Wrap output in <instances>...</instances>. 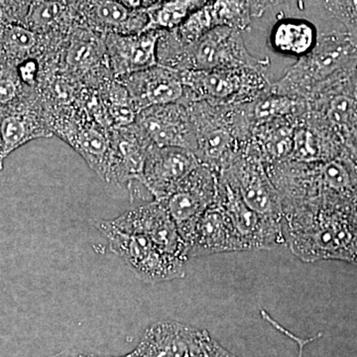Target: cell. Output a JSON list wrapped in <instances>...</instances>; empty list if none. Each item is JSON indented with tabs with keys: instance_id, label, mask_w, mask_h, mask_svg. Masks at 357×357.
Here are the masks:
<instances>
[{
	"instance_id": "cell-29",
	"label": "cell",
	"mask_w": 357,
	"mask_h": 357,
	"mask_svg": "<svg viewBox=\"0 0 357 357\" xmlns=\"http://www.w3.org/2000/svg\"><path fill=\"white\" fill-rule=\"evenodd\" d=\"M326 121L345 138L351 146L356 147V96L347 93L333 95L326 103Z\"/></svg>"
},
{
	"instance_id": "cell-33",
	"label": "cell",
	"mask_w": 357,
	"mask_h": 357,
	"mask_svg": "<svg viewBox=\"0 0 357 357\" xmlns=\"http://www.w3.org/2000/svg\"><path fill=\"white\" fill-rule=\"evenodd\" d=\"M189 357H236L218 344L206 331L195 330Z\"/></svg>"
},
{
	"instance_id": "cell-9",
	"label": "cell",
	"mask_w": 357,
	"mask_h": 357,
	"mask_svg": "<svg viewBox=\"0 0 357 357\" xmlns=\"http://www.w3.org/2000/svg\"><path fill=\"white\" fill-rule=\"evenodd\" d=\"M218 185V171L199 164L172 192L156 201L175 223L188 253L197 223L217 199Z\"/></svg>"
},
{
	"instance_id": "cell-34",
	"label": "cell",
	"mask_w": 357,
	"mask_h": 357,
	"mask_svg": "<svg viewBox=\"0 0 357 357\" xmlns=\"http://www.w3.org/2000/svg\"><path fill=\"white\" fill-rule=\"evenodd\" d=\"M33 0H0V26L22 24Z\"/></svg>"
},
{
	"instance_id": "cell-5",
	"label": "cell",
	"mask_w": 357,
	"mask_h": 357,
	"mask_svg": "<svg viewBox=\"0 0 357 357\" xmlns=\"http://www.w3.org/2000/svg\"><path fill=\"white\" fill-rule=\"evenodd\" d=\"M180 73L185 88L184 105L192 102L244 103L266 95L271 84L264 72L252 69L185 70Z\"/></svg>"
},
{
	"instance_id": "cell-6",
	"label": "cell",
	"mask_w": 357,
	"mask_h": 357,
	"mask_svg": "<svg viewBox=\"0 0 357 357\" xmlns=\"http://www.w3.org/2000/svg\"><path fill=\"white\" fill-rule=\"evenodd\" d=\"M58 69L77 84L98 89L114 77L110 70L105 36L84 24H76L67 33L59 50Z\"/></svg>"
},
{
	"instance_id": "cell-17",
	"label": "cell",
	"mask_w": 357,
	"mask_h": 357,
	"mask_svg": "<svg viewBox=\"0 0 357 357\" xmlns=\"http://www.w3.org/2000/svg\"><path fill=\"white\" fill-rule=\"evenodd\" d=\"M161 31L139 34L105 35V49L110 70L115 77H122L158 65L157 45Z\"/></svg>"
},
{
	"instance_id": "cell-21",
	"label": "cell",
	"mask_w": 357,
	"mask_h": 357,
	"mask_svg": "<svg viewBox=\"0 0 357 357\" xmlns=\"http://www.w3.org/2000/svg\"><path fill=\"white\" fill-rule=\"evenodd\" d=\"M86 0H33L22 24L40 34L64 36L70 28L82 23Z\"/></svg>"
},
{
	"instance_id": "cell-22",
	"label": "cell",
	"mask_w": 357,
	"mask_h": 357,
	"mask_svg": "<svg viewBox=\"0 0 357 357\" xmlns=\"http://www.w3.org/2000/svg\"><path fill=\"white\" fill-rule=\"evenodd\" d=\"M195 330L177 321L155 324L145 332L134 352L139 357H189Z\"/></svg>"
},
{
	"instance_id": "cell-15",
	"label": "cell",
	"mask_w": 357,
	"mask_h": 357,
	"mask_svg": "<svg viewBox=\"0 0 357 357\" xmlns=\"http://www.w3.org/2000/svg\"><path fill=\"white\" fill-rule=\"evenodd\" d=\"M117 79L128 89L138 112L154 105L183 103L185 98L180 73L163 66H154Z\"/></svg>"
},
{
	"instance_id": "cell-3",
	"label": "cell",
	"mask_w": 357,
	"mask_h": 357,
	"mask_svg": "<svg viewBox=\"0 0 357 357\" xmlns=\"http://www.w3.org/2000/svg\"><path fill=\"white\" fill-rule=\"evenodd\" d=\"M356 37L349 31L319 34L312 50L299 58L270 91L298 98L314 96L344 70L356 69Z\"/></svg>"
},
{
	"instance_id": "cell-8",
	"label": "cell",
	"mask_w": 357,
	"mask_h": 357,
	"mask_svg": "<svg viewBox=\"0 0 357 357\" xmlns=\"http://www.w3.org/2000/svg\"><path fill=\"white\" fill-rule=\"evenodd\" d=\"M54 135L67 143L102 180L110 154V129L96 123L76 105L46 112Z\"/></svg>"
},
{
	"instance_id": "cell-26",
	"label": "cell",
	"mask_w": 357,
	"mask_h": 357,
	"mask_svg": "<svg viewBox=\"0 0 357 357\" xmlns=\"http://www.w3.org/2000/svg\"><path fill=\"white\" fill-rule=\"evenodd\" d=\"M96 89L107 110L110 128H126L135 123L138 110L121 79L109 77Z\"/></svg>"
},
{
	"instance_id": "cell-24",
	"label": "cell",
	"mask_w": 357,
	"mask_h": 357,
	"mask_svg": "<svg viewBox=\"0 0 357 357\" xmlns=\"http://www.w3.org/2000/svg\"><path fill=\"white\" fill-rule=\"evenodd\" d=\"M318 37L316 27L310 21L284 18L275 23L270 41L279 53L302 58L312 50Z\"/></svg>"
},
{
	"instance_id": "cell-30",
	"label": "cell",
	"mask_w": 357,
	"mask_h": 357,
	"mask_svg": "<svg viewBox=\"0 0 357 357\" xmlns=\"http://www.w3.org/2000/svg\"><path fill=\"white\" fill-rule=\"evenodd\" d=\"M213 28L227 26L243 32L250 28V8L246 0H211L206 4Z\"/></svg>"
},
{
	"instance_id": "cell-27",
	"label": "cell",
	"mask_w": 357,
	"mask_h": 357,
	"mask_svg": "<svg viewBox=\"0 0 357 357\" xmlns=\"http://www.w3.org/2000/svg\"><path fill=\"white\" fill-rule=\"evenodd\" d=\"M208 1L211 0H162L146 7L148 22L143 32L176 29Z\"/></svg>"
},
{
	"instance_id": "cell-39",
	"label": "cell",
	"mask_w": 357,
	"mask_h": 357,
	"mask_svg": "<svg viewBox=\"0 0 357 357\" xmlns=\"http://www.w3.org/2000/svg\"><path fill=\"white\" fill-rule=\"evenodd\" d=\"M124 357H135V356H134V354H132V352H131L130 354H128V356H124Z\"/></svg>"
},
{
	"instance_id": "cell-12",
	"label": "cell",
	"mask_w": 357,
	"mask_h": 357,
	"mask_svg": "<svg viewBox=\"0 0 357 357\" xmlns=\"http://www.w3.org/2000/svg\"><path fill=\"white\" fill-rule=\"evenodd\" d=\"M109 222L121 231L148 237L169 255L185 261L189 260L187 245L170 215L158 202H151L126 211Z\"/></svg>"
},
{
	"instance_id": "cell-38",
	"label": "cell",
	"mask_w": 357,
	"mask_h": 357,
	"mask_svg": "<svg viewBox=\"0 0 357 357\" xmlns=\"http://www.w3.org/2000/svg\"><path fill=\"white\" fill-rule=\"evenodd\" d=\"M50 357H114L109 356H100V354H86V352H63L57 356Z\"/></svg>"
},
{
	"instance_id": "cell-37",
	"label": "cell",
	"mask_w": 357,
	"mask_h": 357,
	"mask_svg": "<svg viewBox=\"0 0 357 357\" xmlns=\"http://www.w3.org/2000/svg\"><path fill=\"white\" fill-rule=\"evenodd\" d=\"M250 8L251 17H261L268 9L278 6L288 0H246Z\"/></svg>"
},
{
	"instance_id": "cell-4",
	"label": "cell",
	"mask_w": 357,
	"mask_h": 357,
	"mask_svg": "<svg viewBox=\"0 0 357 357\" xmlns=\"http://www.w3.org/2000/svg\"><path fill=\"white\" fill-rule=\"evenodd\" d=\"M93 225L107 237L109 250L145 283H161L185 276L187 261L162 250L148 237L121 231L109 220H96Z\"/></svg>"
},
{
	"instance_id": "cell-20",
	"label": "cell",
	"mask_w": 357,
	"mask_h": 357,
	"mask_svg": "<svg viewBox=\"0 0 357 357\" xmlns=\"http://www.w3.org/2000/svg\"><path fill=\"white\" fill-rule=\"evenodd\" d=\"M63 37L40 34L23 24L0 26V64L16 68L28 59H42Z\"/></svg>"
},
{
	"instance_id": "cell-23",
	"label": "cell",
	"mask_w": 357,
	"mask_h": 357,
	"mask_svg": "<svg viewBox=\"0 0 357 357\" xmlns=\"http://www.w3.org/2000/svg\"><path fill=\"white\" fill-rule=\"evenodd\" d=\"M289 119L263 123L256 126L250 140L261 155L265 165L289 161L293 149L295 124Z\"/></svg>"
},
{
	"instance_id": "cell-36",
	"label": "cell",
	"mask_w": 357,
	"mask_h": 357,
	"mask_svg": "<svg viewBox=\"0 0 357 357\" xmlns=\"http://www.w3.org/2000/svg\"><path fill=\"white\" fill-rule=\"evenodd\" d=\"M262 317L263 319H265V321H267L268 323L270 324V325L274 326V328H276L277 331L283 333L284 335H287L288 337L292 338L294 342H297V344L299 345V357H303V351H304V347H306L307 344H311V342H314V340H316L317 338L321 337V333H318V335H317L316 337H298L297 335H294V333L289 332L288 330H286V328H284V326H282L280 324H278L277 323L276 321H274V319L269 316V314H268V312H263Z\"/></svg>"
},
{
	"instance_id": "cell-25",
	"label": "cell",
	"mask_w": 357,
	"mask_h": 357,
	"mask_svg": "<svg viewBox=\"0 0 357 357\" xmlns=\"http://www.w3.org/2000/svg\"><path fill=\"white\" fill-rule=\"evenodd\" d=\"M344 155L356 157V155L344 152L335 143L328 142L321 134L314 130L312 126H295L292 153L289 161L304 163L326 162Z\"/></svg>"
},
{
	"instance_id": "cell-7",
	"label": "cell",
	"mask_w": 357,
	"mask_h": 357,
	"mask_svg": "<svg viewBox=\"0 0 357 357\" xmlns=\"http://www.w3.org/2000/svg\"><path fill=\"white\" fill-rule=\"evenodd\" d=\"M218 174L238 192L248 208L283 222L280 195L268 176L261 155L250 139L239 156Z\"/></svg>"
},
{
	"instance_id": "cell-19",
	"label": "cell",
	"mask_w": 357,
	"mask_h": 357,
	"mask_svg": "<svg viewBox=\"0 0 357 357\" xmlns=\"http://www.w3.org/2000/svg\"><path fill=\"white\" fill-rule=\"evenodd\" d=\"M243 251L234 225L215 202L199 218L189 244V258Z\"/></svg>"
},
{
	"instance_id": "cell-14",
	"label": "cell",
	"mask_w": 357,
	"mask_h": 357,
	"mask_svg": "<svg viewBox=\"0 0 357 357\" xmlns=\"http://www.w3.org/2000/svg\"><path fill=\"white\" fill-rule=\"evenodd\" d=\"M196 155L178 147L151 146L148 151L140 183L159 201L172 192L199 165Z\"/></svg>"
},
{
	"instance_id": "cell-10",
	"label": "cell",
	"mask_w": 357,
	"mask_h": 357,
	"mask_svg": "<svg viewBox=\"0 0 357 357\" xmlns=\"http://www.w3.org/2000/svg\"><path fill=\"white\" fill-rule=\"evenodd\" d=\"M215 202L234 225L243 251L271 249L286 243L283 222L248 208L220 174Z\"/></svg>"
},
{
	"instance_id": "cell-1",
	"label": "cell",
	"mask_w": 357,
	"mask_h": 357,
	"mask_svg": "<svg viewBox=\"0 0 357 357\" xmlns=\"http://www.w3.org/2000/svg\"><path fill=\"white\" fill-rule=\"evenodd\" d=\"M283 222L286 243L303 261L356 263V204L324 199L287 206Z\"/></svg>"
},
{
	"instance_id": "cell-2",
	"label": "cell",
	"mask_w": 357,
	"mask_h": 357,
	"mask_svg": "<svg viewBox=\"0 0 357 357\" xmlns=\"http://www.w3.org/2000/svg\"><path fill=\"white\" fill-rule=\"evenodd\" d=\"M158 65L177 70L252 69L264 72L270 66L268 58H256L249 53L243 32L218 26L191 46L176 43L170 33L163 31L157 45Z\"/></svg>"
},
{
	"instance_id": "cell-18",
	"label": "cell",
	"mask_w": 357,
	"mask_h": 357,
	"mask_svg": "<svg viewBox=\"0 0 357 357\" xmlns=\"http://www.w3.org/2000/svg\"><path fill=\"white\" fill-rule=\"evenodd\" d=\"M82 23L100 34H139L148 22L145 8L132 9L117 0H86Z\"/></svg>"
},
{
	"instance_id": "cell-32",
	"label": "cell",
	"mask_w": 357,
	"mask_h": 357,
	"mask_svg": "<svg viewBox=\"0 0 357 357\" xmlns=\"http://www.w3.org/2000/svg\"><path fill=\"white\" fill-rule=\"evenodd\" d=\"M328 18L337 20L356 37V0H319Z\"/></svg>"
},
{
	"instance_id": "cell-16",
	"label": "cell",
	"mask_w": 357,
	"mask_h": 357,
	"mask_svg": "<svg viewBox=\"0 0 357 357\" xmlns=\"http://www.w3.org/2000/svg\"><path fill=\"white\" fill-rule=\"evenodd\" d=\"M150 147L135 123L110 129V154L103 181L115 185L140 183Z\"/></svg>"
},
{
	"instance_id": "cell-11",
	"label": "cell",
	"mask_w": 357,
	"mask_h": 357,
	"mask_svg": "<svg viewBox=\"0 0 357 357\" xmlns=\"http://www.w3.org/2000/svg\"><path fill=\"white\" fill-rule=\"evenodd\" d=\"M135 126L151 146L178 147L196 153L194 124L184 103L154 105L140 110Z\"/></svg>"
},
{
	"instance_id": "cell-31",
	"label": "cell",
	"mask_w": 357,
	"mask_h": 357,
	"mask_svg": "<svg viewBox=\"0 0 357 357\" xmlns=\"http://www.w3.org/2000/svg\"><path fill=\"white\" fill-rule=\"evenodd\" d=\"M37 93L21 82L15 67L0 64V115L14 109Z\"/></svg>"
},
{
	"instance_id": "cell-13",
	"label": "cell",
	"mask_w": 357,
	"mask_h": 357,
	"mask_svg": "<svg viewBox=\"0 0 357 357\" xmlns=\"http://www.w3.org/2000/svg\"><path fill=\"white\" fill-rule=\"evenodd\" d=\"M54 136L38 93L0 115V171L4 161L23 145Z\"/></svg>"
},
{
	"instance_id": "cell-35",
	"label": "cell",
	"mask_w": 357,
	"mask_h": 357,
	"mask_svg": "<svg viewBox=\"0 0 357 357\" xmlns=\"http://www.w3.org/2000/svg\"><path fill=\"white\" fill-rule=\"evenodd\" d=\"M21 82L29 88L37 89L41 75V59H28L16 67Z\"/></svg>"
},
{
	"instance_id": "cell-28",
	"label": "cell",
	"mask_w": 357,
	"mask_h": 357,
	"mask_svg": "<svg viewBox=\"0 0 357 357\" xmlns=\"http://www.w3.org/2000/svg\"><path fill=\"white\" fill-rule=\"evenodd\" d=\"M303 103L298 98L269 93L248 102V114L253 128L276 119H289L298 114Z\"/></svg>"
}]
</instances>
